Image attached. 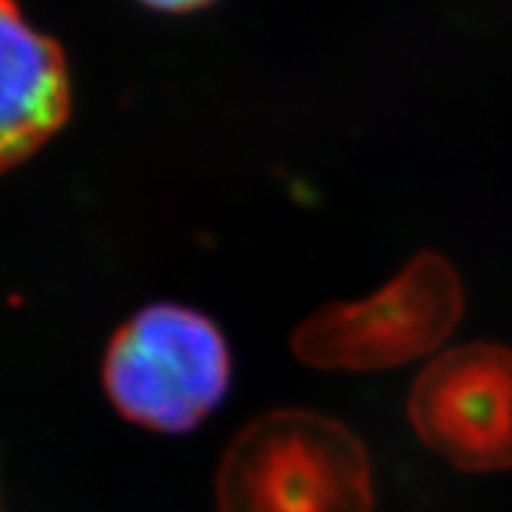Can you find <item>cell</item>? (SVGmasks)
I'll list each match as a JSON object with an SVG mask.
<instances>
[{"label": "cell", "mask_w": 512, "mask_h": 512, "mask_svg": "<svg viewBox=\"0 0 512 512\" xmlns=\"http://www.w3.org/2000/svg\"><path fill=\"white\" fill-rule=\"evenodd\" d=\"M71 115V74L50 34L0 0V173L37 155Z\"/></svg>", "instance_id": "5"}, {"label": "cell", "mask_w": 512, "mask_h": 512, "mask_svg": "<svg viewBox=\"0 0 512 512\" xmlns=\"http://www.w3.org/2000/svg\"><path fill=\"white\" fill-rule=\"evenodd\" d=\"M413 432L439 458L468 473L512 465V351L471 343L434 358L408 400Z\"/></svg>", "instance_id": "4"}, {"label": "cell", "mask_w": 512, "mask_h": 512, "mask_svg": "<svg viewBox=\"0 0 512 512\" xmlns=\"http://www.w3.org/2000/svg\"><path fill=\"white\" fill-rule=\"evenodd\" d=\"M142 3L155 11H165V14H189V11H199L215 0H142Z\"/></svg>", "instance_id": "6"}, {"label": "cell", "mask_w": 512, "mask_h": 512, "mask_svg": "<svg viewBox=\"0 0 512 512\" xmlns=\"http://www.w3.org/2000/svg\"><path fill=\"white\" fill-rule=\"evenodd\" d=\"M230 371L223 330L207 314L155 304L110 337L102 384L126 421L157 434H183L223 403Z\"/></svg>", "instance_id": "2"}, {"label": "cell", "mask_w": 512, "mask_h": 512, "mask_svg": "<svg viewBox=\"0 0 512 512\" xmlns=\"http://www.w3.org/2000/svg\"><path fill=\"white\" fill-rule=\"evenodd\" d=\"M220 512H371L364 442L337 418L272 411L243 426L217 471Z\"/></svg>", "instance_id": "1"}, {"label": "cell", "mask_w": 512, "mask_h": 512, "mask_svg": "<svg viewBox=\"0 0 512 512\" xmlns=\"http://www.w3.org/2000/svg\"><path fill=\"white\" fill-rule=\"evenodd\" d=\"M463 317V285L445 256H413L390 283L335 301L298 324L290 348L306 366L384 371L437 351Z\"/></svg>", "instance_id": "3"}]
</instances>
